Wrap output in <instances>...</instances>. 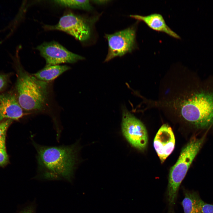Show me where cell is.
I'll return each mask as SVG.
<instances>
[{
    "instance_id": "cell-1",
    "label": "cell",
    "mask_w": 213,
    "mask_h": 213,
    "mask_svg": "<svg viewBox=\"0 0 213 213\" xmlns=\"http://www.w3.org/2000/svg\"><path fill=\"white\" fill-rule=\"evenodd\" d=\"M32 140L37 151L38 170L42 176L47 179L63 178L70 180L77 160L76 144L47 146Z\"/></svg>"
},
{
    "instance_id": "cell-5",
    "label": "cell",
    "mask_w": 213,
    "mask_h": 213,
    "mask_svg": "<svg viewBox=\"0 0 213 213\" xmlns=\"http://www.w3.org/2000/svg\"><path fill=\"white\" fill-rule=\"evenodd\" d=\"M136 28L134 25L111 34H106L109 49L104 62L131 52L136 47Z\"/></svg>"
},
{
    "instance_id": "cell-9",
    "label": "cell",
    "mask_w": 213,
    "mask_h": 213,
    "mask_svg": "<svg viewBox=\"0 0 213 213\" xmlns=\"http://www.w3.org/2000/svg\"><path fill=\"white\" fill-rule=\"evenodd\" d=\"M175 143V138L171 128L167 124L162 125L154 141V148L162 163L173 150Z\"/></svg>"
},
{
    "instance_id": "cell-17",
    "label": "cell",
    "mask_w": 213,
    "mask_h": 213,
    "mask_svg": "<svg viewBox=\"0 0 213 213\" xmlns=\"http://www.w3.org/2000/svg\"><path fill=\"white\" fill-rule=\"evenodd\" d=\"M201 213H213V204L201 201Z\"/></svg>"
},
{
    "instance_id": "cell-11",
    "label": "cell",
    "mask_w": 213,
    "mask_h": 213,
    "mask_svg": "<svg viewBox=\"0 0 213 213\" xmlns=\"http://www.w3.org/2000/svg\"><path fill=\"white\" fill-rule=\"evenodd\" d=\"M130 16L144 22L154 30L164 33L176 39L180 38V36L167 25L163 16L160 14L153 13L146 16L130 15Z\"/></svg>"
},
{
    "instance_id": "cell-2",
    "label": "cell",
    "mask_w": 213,
    "mask_h": 213,
    "mask_svg": "<svg viewBox=\"0 0 213 213\" xmlns=\"http://www.w3.org/2000/svg\"><path fill=\"white\" fill-rule=\"evenodd\" d=\"M17 98L22 109L28 112L43 110L47 101L48 84L18 66L16 85Z\"/></svg>"
},
{
    "instance_id": "cell-6",
    "label": "cell",
    "mask_w": 213,
    "mask_h": 213,
    "mask_svg": "<svg viewBox=\"0 0 213 213\" xmlns=\"http://www.w3.org/2000/svg\"><path fill=\"white\" fill-rule=\"evenodd\" d=\"M44 28L64 32L81 41L88 39L91 34L90 28L85 20L71 12L65 13L57 24L45 25Z\"/></svg>"
},
{
    "instance_id": "cell-16",
    "label": "cell",
    "mask_w": 213,
    "mask_h": 213,
    "mask_svg": "<svg viewBox=\"0 0 213 213\" xmlns=\"http://www.w3.org/2000/svg\"><path fill=\"white\" fill-rule=\"evenodd\" d=\"M8 161V157L6 149L0 148V166L6 164Z\"/></svg>"
},
{
    "instance_id": "cell-8",
    "label": "cell",
    "mask_w": 213,
    "mask_h": 213,
    "mask_svg": "<svg viewBox=\"0 0 213 213\" xmlns=\"http://www.w3.org/2000/svg\"><path fill=\"white\" fill-rule=\"evenodd\" d=\"M45 59L46 66L64 63H74L83 60V57L68 50L57 42H45L36 48Z\"/></svg>"
},
{
    "instance_id": "cell-7",
    "label": "cell",
    "mask_w": 213,
    "mask_h": 213,
    "mask_svg": "<svg viewBox=\"0 0 213 213\" xmlns=\"http://www.w3.org/2000/svg\"><path fill=\"white\" fill-rule=\"evenodd\" d=\"M122 116V130L126 139L136 148L144 149L147 144L148 136L144 125L125 108L123 109Z\"/></svg>"
},
{
    "instance_id": "cell-20",
    "label": "cell",
    "mask_w": 213,
    "mask_h": 213,
    "mask_svg": "<svg viewBox=\"0 0 213 213\" xmlns=\"http://www.w3.org/2000/svg\"><path fill=\"white\" fill-rule=\"evenodd\" d=\"M21 213H34V212L33 209L30 208L23 211Z\"/></svg>"
},
{
    "instance_id": "cell-15",
    "label": "cell",
    "mask_w": 213,
    "mask_h": 213,
    "mask_svg": "<svg viewBox=\"0 0 213 213\" xmlns=\"http://www.w3.org/2000/svg\"><path fill=\"white\" fill-rule=\"evenodd\" d=\"M12 121L7 119L0 124V148L6 149L5 139L7 130Z\"/></svg>"
},
{
    "instance_id": "cell-14",
    "label": "cell",
    "mask_w": 213,
    "mask_h": 213,
    "mask_svg": "<svg viewBox=\"0 0 213 213\" xmlns=\"http://www.w3.org/2000/svg\"><path fill=\"white\" fill-rule=\"evenodd\" d=\"M53 1L59 5L71 8L88 11L91 10L92 8L89 0H59Z\"/></svg>"
},
{
    "instance_id": "cell-13",
    "label": "cell",
    "mask_w": 213,
    "mask_h": 213,
    "mask_svg": "<svg viewBox=\"0 0 213 213\" xmlns=\"http://www.w3.org/2000/svg\"><path fill=\"white\" fill-rule=\"evenodd\" d=\"M70 69V67L66 65L46 66L33 75L37 79L47 82L54 80Z\"/></svg>"
},
{
    "instance_id": "cell-10",
    "label": "cell",
    "mask_w": 213,
    "mask_h": 213,
    "mask_svg": "<svg viewBox=\"0 0 213 213\" xmlns=\"http://www.w3.org/2000/svg\"><path fill=\"white\" fill-rule=\"evenodd\" d=\"M17 97L12 92L0 95V122L5 118L18 120L24 115Z\"/></svg>"
},
{
    "instance_id": "cell-19",
    "label": "cell",
    "mask_w": 213,
    "mask_h": 213,
    "mask_svg": "<svg viewBox=\"0 0 213 213\" xmlns=\"http://www.w3.org/2000/svg\"><path fill=\"white\" fill-rule=\"evenodd\" d=\"M91 1H93V3L98 4H102L106 3L109 1V0H93Z\"/></svg>"
},
{
    "instance_id": "cell-18",
    "label": "cell",
    "mask_w": 213,
    "mask_h": 213,
    "mask_svg": "<svg viewBox=\"0 0 213 213\" xmlns=\"http://www.w3.org/2000/svg\"><path fill=\"white\" fill-rule=\"evenodd\" d=\"M7 80L6 75L0 74V91L5 87L7 83Z\"/></svg>"
},
{
    "instance_id": "cell-4",
    "label": "cell",
    "mask_w": 213,
    "mask_h": 213,
    "mask_svg": "<svg viewBox=\"0 0 213 213\" xmlns=\"http://www.w3.org/2000/svg\"><path fill=\"white\" fill-rule=\"evenodd\" d=\"M204 139V137L191 140L183 148L177 162L170 170L166 193L168 213H173L180 186Z\"/></svg>"
},
{
    "instance_id": "cell-12",
    "label": "cell",
    "mask_w": 213,
    "mask_h": 213,
    "mask_svg": "<svg viewBox=\"0 0 213 213\" xmlns=\"http://www.w3.org/2000/svg\"><path fill=\"white\" fill-rule=\"evenodd\" d=\"M184 198L181 204L184 213H201V201L195 192L183 189Z\"/></svg>"
},
{
    "instance_id": "cell-3",
    "label": "cell",
    "mask_w": 213,
    "mask_h": 213,
    "mask_svg": "<svg viewBox=\"0 0 213 213\" xmlns=\"http://www.w3.org/2000/svg\"><path fill=\"white\" fill-rule=\"evenodd\" d=\"M175 104L182 117L197 128H206L213 124V92L197 93L178 99Z\"/></svg>"
}]
</instances>
